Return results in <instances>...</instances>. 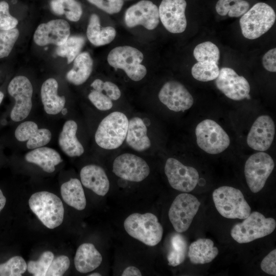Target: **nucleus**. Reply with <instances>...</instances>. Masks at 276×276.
<instances>
[{
  "mask_svg": "<svg viewBox=\"0 0 276 276\" xmlns=\"http://www.w3.org/2000/svg\"><path fill=\"white\" fill-rule=\"evenodd\" d=\"M87 1L110 14L120 12L124 4L123 0H87Z\"/></svg>",
  "mask_w": 276,
  "mask_h": 276,
  "instance_id": "nucleus-43",
  "label": "nucleus"
},
{
  "mask_svg": "<svg viewBox=\"0 0 276 276\" xmlns=\"http://www.w3.org/2000/svg\"><path fill=\"white\" fill-rule=\"evenodd\" d=\"M274 167L273 159L266 153L261 151L249 156L245 164L244 174L252 192H259L263 188Z\"/></svg>",
  "mask_w": 276,
  "mask_h": 276,
  "instance_id": "nucleus-10",
  "label": "nucleus"
},
{
  "mask_svg": "<svg viewBox=\"0 0 276 276\" xmlns=\"http://www.w3.org/2000/svg\"><path fill=\"white\" fill-rule=\"evenodd\" d=\"M165 173L170 186L182 192L193 191L199 180V174L195 168L185 166L172 157L166 160Z\"/></svg>",
  "mask_w": 276,
  "mask_h": 276,
  "instance_id": "nucleus-12",
  "label": "nucleus"
},
{
  "mask_svg": "<svg viewBox=\"0 0 276 276\" xmlns=\"http://www.w3.org/2000/svg\"><path fill=\"white\" fill-rule=\"evenodd\" d=\"M18 24V20L9 12V6L6 1L0 2V31L14 29Z\"/></svg>",
  "mask_w": 276,
  "mask_h": 276,
  "instance_id": "nucleus-40",
  "label": "nucleus"
},
{
  "mask_svg": "<svg viewBox=\"0 0 276 276\" xmlns=\"http://www.w3.org/2000/svg\"><path fill=\"white\" fill-rule=\"evenodd\" d=\"M15 137L19 142H25L27 148L34 149L48 144L51 140V131L45 128L38 129V125L33 121H25L16 128Z\"/></svg>",
  "mask_w": 276,
  "mask_h": 276,
  "instance_id": "nucleus-20",
  "label": "nucleus"
},
{
  "mask_svg": "<svg viewBox=\"0 0 276 276\" xmlns=\"http://www.w3.org/2000/svg\"><path fill=\"white\" fill-rule=\"evenodd\" d=\"M188 251L186 238L180 233H174L170 238L169 249L167 259L168 265L176 266L185 260Z\"/></svg>",
  "mask_w": 276,
  "mask_h": 276,
  "instance_id": "nucleus-31",
  "label": "nucleus"
},
{
  "mask_svg": "<svg viewBox=\"0 0 276 276\" xmlns=\"http://www.w3.org/2000/svg\"><path fill=\"white\" fill-rule=\"evenodd\" d=\"M218 249L213 241L206 238H200L192 242L189 247L188 256L194 264H204L212 261L218 255Z\"/></svg>",
  "mask_w": 276,
  "mask_h": 276,
  "instance_id": "nucleus-27",
  "label": "nucleus"
},
{
  "mask_svg": "<svg viewBox=\"0 0 276 276\" xmlns=\"http://www.w3.org/2000/svg\"><path fill=\"white\" fill-rule=\"evenodd\" d=\"M8 91L15 100L10 113L11 120L14 122L22 121L29 116L32 107L31 82L25 76H16L9 83Z\"/></svg>",
  "mask_w": 276,
  "mask_h": 276,
  "instance_id": "nucleus-11",
  "label": "nucleus"
},
{
  "mask_svg": "<svg viewBox=\"0 0 276 276\" xmlns=\"http://www.w3.org/2000/svg\"><path fill=\"white\" fill-rule=\"evenodd\" d=\"M249 8V4L244 0H219L216 5V11L221 16L228 15L231 17H238Z\"/></svg>",
  "mask_w": 276,
  "mask_h": 276,
  "instance_id": "nucleus-32",
  "label": "nucleus"
},
{
  "mask_svg": "<svg viewBox=\"0 0 276 276\" xmlns=\"http://www.w3.org/2000/svg\"><path fill=\"white\" fill-rule=\"evenodd\" d=\"M262 65L270 72H276V48L268 51L262 57Z\"/></svg>",
  "mask_w": 276,
  "mask_h": 276,
  "instance_id": "nucleus-45",
  "label": "nucleus"
},
{
  "mask_svg": "<svg viewBox=\"0 0 276 276\" xmlns=\"http://www.w3.org/2000/svg\"><path fill=\"white\" fill-rule=\"evenodd\" d=\"M86 35L89 41L95 46H101L110 43L114 39L116 31L111 26L102 27L99 16L92 14L89 18Z\"/></svg>",
  "mask_w": 276,
  "mask_h": 276,
  "instance_id": "nucleus-28",
  "label": "nucleus"
},
{
  "mask_svg": "<svg viewBox=\"0 0 276 276\" xmlns=\"http://www.w3.org/2000/svg\"><path fill=\"white\" fill-rule=\"evenodd\" d=\"M4 93L0 91V104L2 102V101L4 99Z\"/></svg>",
  "mask_w": 276,
  "mask_h": 276,
  "instance_id": "nucleus-50",
  "label": "nucleus"
},
{
  "mask_svg": "<svg viewBox=\"0 0 276 276\" xmlns=\"http://www.w3.org/2000/svg\"><path fill=\"white\" fill-rule=\"evenodd\" d=\"M58 83L54 78L46 80L41 87V99L44 110L49 114L55 115L64 107L65 99L58 95Z\"/></svg>",
  "mask_w": 276,
  "mask_h": 276,
  "instance_id": "nucleus-22",
  "label": "nucleus"
},
{
  "mask_svg": "<svg viewBox=\"0 0 276 276\" xmlns=\"http://www.w3.org/2000/svg\"><path fill=\"white\" fill-rule=\"evenodd\" d=\"M244 219L242 222L236 224L231 232L232 237L241 244L268 236L276 227V222L273 218H266L258 212L250 213Z\"/></svg>",
  "mask_w": 276,
  "mask_h": 276,
  "instance_id": "nucleus-6",
  "label": "nucleus"
},
{
  "mask_svg": "<svg viewBox=\"0 0 276 276\" xmlns=\"http://www.w3.org/2000/svg\"><path fill=\"white\" fill-rule=\"evenodd\" d=\"M143 54L135 48L125 45L113 48L107 56L108 64L116 69L123 70L134 81L143 79L147 74L146 67L141 64Z\"/></svg>",
  "mask_w": 276,
  "mask_h": 276,
  "instance_id": "nucleus-7",
  "label": "nucleus"
},
{
  "mask_svg": "<svg viewBox=\"0 0 276 276\" xmlns=\"http://www.w3.org/2000/svg\"><path fill=\"white\" fill-rule=\"evenodd\" d=\"M91 103L99 110L105 111L113 106L112 100L102 92L93 90L88 96Z\"/></svg>",
  "mask_w": 276,
  "mask_h": 276,
  "instance_id": "nucleus-42",
  "label": "nucleus"
},
{
  "mask_svg": "<svg viewBox=\"0 0 276 276\" xmlns=\"http://www.w3.org/2000/svg\"><path fill=\"white\" fill-rule=\"evenodd\" d=\"M193 55L197 62L210 61L218 64L220 53L215 44L211 41H205L195 47Z\"/></svg>",
  "mask_w": 276,
  "mask_h": 276,
  "instance_id": "nucleus-35",
  "label": "nucleus"
},
{
  "mask_svg": "<svg viewBox=\"0 0 276 276\" xmlns=\"http://www.w3.org/2000/svg\"><path fill=\"white\" fill-rule=\"evenodd\" d=\"M27 265L20 256H15L0 264V275L20 276L25 272Z\"/></svg>",
  "mask_w": 276,
  "mask_h": 276,
  "instance_id": "nucleus-36",
  "label": "nucleus"
},
{
  "mask_svg": "<svg viewBox=\"0 0 276 276\" xmlns=\"http://www.w3.org/2000/svg\"><path fill=\"white\" fill-rule=\"evenodd\" d=\"M185 0H162L159 8V16L166 29L172 33H181L187 28Z\"/></svg>",
  "mask_w": 276,
  "mask_h": 276,
  "instance_id": "nucleus-15",
  "label": "nucleus"
},
{
  "mask_svg": "<svg viewBox=\"0 0 276 276\" xmlns=\"http://www.w3.org/2000/svg\"><path fill=\"white\" fill-rule=\"evenodd\" d=\"M29 205L31 211L48 228L59 226L64 217V207L60 199L54 194L41 191L30 197Z\"/></svg>",
  "mask_w": 276,
  "mask_h": 276,
  "instance_id": "nucleus-4",
  "label": "nucleus"
},
{
  "mask_svg": "<svg viewBox=\"0 0 276 276\" xmlns=\"http://www.w3.org/2000/svg\"><path fill=\"white\" fill-rule=\"evenodd\" d=\"M61 112H62V113L63 114L65 115V114H66V113H67V109L64 107V108L62 109V110H61Z\"/></svg>",
  "mask_w": 276,
  "mask_h": 276,
  "instance_id": "nucleus-52",
  "label": "nucleus"
},
{
  "mask_svg": "<svg viewBox=\"0 0 276 276\" xmlns=\"http://www.w3.org/2000/svg\"><path fill=\"white\" fill-rule=\"evenodd\" d=\"M83 185L97 195L105 196L109 189V181L104 169L96 165H88L82 168L80 173Z\"/></svg>",
  "mask_w": 276,
  "mask_h": 276,
  "instance_id": "nucleus-21",
  "label": "nucleus"
},
{
  "mask_svg": "<svg viewBox=\"0 0 276 276\" xmlns=\"http://www.w3.org/2000/svg\"><path fill=\"white\" fill-rule=\"evenodd\" d=\"M275 134L273 120L267 115L260 116L254 122L247 137L248 146L255 150L265 151L271 145Z\"/></svg>",
  "mask_w": 276,
  "mask_h": 276,
  "instance_id": "nucleus-18",
  "label": "nucleus"
},
{
  "mask_svg": "<svg viewBox=\"0 0 276 276\" xmlns=\"http://www.w3.org/2000/svg\"><path fill=\"white\" fill-rule=\"evenodd\" d=\"M64 201L68 205L81 211L85 209L86 200L82 184L77 178H71L63 183L60 188Z\"/></svg>",
  "mask_w": 276,
  "mask_h": 276,
  "instance_id": "nucleus-30",
  "label": "nucleus"
},
{
  "mask_svg": "<svg viewBox=\"0 0 276 276\" xmlns=\"http://www.w3.org/2000/svg\"><path fill=\"white\" fill-rule=\"evenodd\" d=\"M93 67V61L89 54L82 52L74 60L73 68L66 75L67 80L75 85L84 83L90 76Z\"/></svg>",
  "mask_w": 276,
  "mask_h": 276,
  "instance_id": "nucleus-29",
  "label": "nucleus"
},
{
  "mask_svg": "<svg viewBox=\"0 0 276 276\" xmlns=\"http://www.w3.org/2000/svg\"><path fill=\"white\" fill-rule=\"evenodd\" d=\"M124 20L129 28L142 25L148 30H153L159 22L158 8L151 1H140L127 9Z\"/></svg>",
  "mask_w": 276,
  "mask_h": 276,
  "instance_id": "nucleus-16",
  "label": "nucleus"
},
{
  "mask_svg": "<svg viewBox=\"0 0 276 276\" xmlns=\"http://www.w3.org/2000/svg\"><path fill=\"white\" fill-rule=\"evenodd\" d=\"M276 249L270 251L262 261L261 268L265 273L276 275Z\"/></svg>",
  "mask_w": 276,
  "mask_h": 276,
  "instance_id": "nucleus-44",
  "label": "nucleus"
},
{
  "mask_svg": "<svg viewBox=\"0 0 276 276\" xmlns=\"http://www.w3.org/2000/svg\"><path fill=\"white\" fill-rule=\"evenodd\" d=\"M112 171L117 176L126 180L140 182L149 174L150 170L142 158L131 153H124L113 161Z\"/></svg>",
  "mask_w": 276,
  "mask_h": 276,
  "instance_id": "nucleus-13",
  "label": "nucleus"
},
{
  "mask_svg": "<svg viewBox=\"0 0 276 276\" xmlns=\"http://www.w3.org/2000/svg\"><path fill=\"white\" fill-rule=\"evenodd\" d=\"M25 158L27 162L38 165L48 173L53 172L55 170V166L62 162L57 151L43 146L29 151L26 154Z\"/></svg>",
  "mask_w": 276,
  "mask_h": 276,
  "instance_id": "nucleus-26",
  "label": "nucleus"
},
{
  "mask_svg": "<svg viewBox=\"0 0 276 276\" xmlns=\"http://www.w3.org/2000/svg\"><path fill=\"white\" fill-rule=\"evenodd\" d=\"M50 7L54 13L58 15L64 14L62 4L60 0H51Z\"/></svg>",
  "mask_w": 276,
  "mask_h": 276,
  "instance_id": "nucleus-47",
  "label": "nucleus"
},
{
  "mask_svg": "<svg viewBox=\"0 0 276 276\" xmlns=\"http://www.w3.org/2000/svg\"><path fill=\"white\" fill-rule=\"evenodd\" d=\"M6 199L2 190L0 189V212L5 205Z\"/></svg>",
  "mask_w": 276,
  "mask_h": 276,
  "instance_id": "nucleus-49",
  "label": "nucleus"
},
{
  "mask_svg": "<svg viewBox=\"0 0 276 276\" xmlns=\"http://www.w3.org/2000/svg\"><path fill=\"white\" fill-rule=\"evenodd\" d=\"M217 88L225 96L233 100L249 99L250 85L247 80L230 67H224L215 79Z\"/></svg>",
  "mask_w": 276,
  "mask_h": 276,
  "instance_id": "nucleus-14",
  "label": "nucleus"
},
{
  "mask_svg": "<svg viewBox=\"0 0 276 276\" xmlns=\"http://www.w3.org/2000/svg\"><path fill=\"white\" fill-rule=\"evenodd\" d=\"M215 206L223 217L244 219L251 213V208L242 192L229 186H222L213 192Z\"/></svg>",
  "mask_w": 276,
  "mask_h": 276,
  "instance_id": "nucleus-5",
  "label": "nucleus"
},
{
  "mask_svg": "<svg viewBox=\"0 0 276 276\" xmlns=\"http://www.w3.org/2000/svg\"><path fill=\"white\" fill-rule=\"evenodd\" d=\"M147 133V128L143 120L139 117L132 118L128 123L126 142L135 151H145L151 146V141Z\"/></svg>",
  "mask_w": 276,
  "mask_h": 276,
  "instance_id": "nucleus-25",
  "label": "nucleus"
},
{
  "mask_svg": "<svg viewBox=\"0 0 276 276\" xmlns=\"http://www.w3.org/2000/svg\"><path fill=\"white\" fill-rule=\"evenodd\" d=\"M64 14L67 19L72 21H77L82 14L80 4L76 0H60Z\"/></svg>",
  "mask_w": 276,
  "mask_h": 276,
  "instance_id": "nucleus-41",
  "label": "nucleus"
},
{
  "mask_svg": "<svg viewBox=\"0 0 276 276\" xmlns=\"http://www.w3.org/2000/svg\"><path fill=\"white\" fill-rule=\"evenodd\" d=\"M140 270L134 266L127 267L122 272V276H141Z\"/></svg>",
  "mask_w": 276,
  "mask_h": 276,
  "instance_id": "nucleus-48",
  "label": "nucleus"
},
{
  "mask_svg": "<svg viewBox=\"0 0 276 276\" xmlns=\"http://www.w3.org/2000/svg\"><path fill=\"white\" fill-rule=\"evenodd\" d=\"M78 126L74 120H68L64 124L58 138V144L62 151L70 157L80 156L84 148L76 136Z\"/></svg>",
  "mask_w": 276,
  "mask_h": 276,
  "instance_id": "nucleus-24",
  "label": "nucleus"
},
{
  "mask_svg": "<svg viewBox=\"0 0 276 276\" xmlns=\"http://www.w3.org/2000/svg\"><path fill=\"white\" fill-rule=\"evenodd\" d=\"M275 19V13L271 6L265 3H258L240 19L242 35L248 39H257L270 30Z\"/></svg>",
  "mask_w": 276,
  "mask_h": 276,
  "instance_id": "nucleus-3",
  "label": "nucleus"
},
{
  "mask_svg": "<svg viewBox=\"0 0 276 276\" xmlns=\"http://www.w3.org/2000/svg\"><path fill=\"white\" fill-rule=\"evenodd\" d=\"M102 261V257L94 245L85 243L78 247L74 259V264L78 271L85 273L98 267Z\"/></svg>",
  "mask_w": 276,
  "mask_h": 276,
  "instance_id": "nucleus-23",
  "label": "nucleus"
},
{
  "mask_svg": "<svg viewBox=\"0 0 276 276\" xmlns=\"http://www.w3.org/2000/svg\"><path fill=\"white\" fill-rule=\"evenodd\" d=\"M54 257L50 251L43 252L37 261H30L27 264L28 272L35 276H44Z\"/></svg>",
  "mask_w": 276,
  "mask_h": 276,
  "instance_id": "nucleus-37",
  "label": "nucleus"
},
{
  "mask_svg": "<svg viewBox=\"0 0 276 276\" xmlns=\"http://www.w3.org/2000/svg\"><path fill=\"white\" fill-rule=\"evenodd\" d=\"M70 35V26L63 19H53L40 24L37 28L33 39L36 44L44 46L63 44Z\"/></svg>",
  "mask_w": 276,
  "mask_h": 276,
  "instance_id": "nucleus-19",
  "label": "nucleus"
},
{
  "mask_svg": "<svg viewBox=\"0 0 276 276\" xmlns=\"http://www.w3.org/2000/svg\"><path fill=\"white\" fill-rule=\"evenodd\" d=\"M85 41V38L81 36H69L63 44L58 46L56 54L60 57H66L67 63H70L80 54Z\"/></svg>",
  "mask_w": 276,
  "mask_h": 276,
  "instance_id": "nucleus-33",
  "label": "nucleus"
},
{
  "mask_svg": "<svg viewBox=\"0 0 276 276\" xmlns=\"http://www.w3.org/2000/svg\"><path fill=\"white\" fill-rule=\"evenodd\" d=\"M124 226L131 237L150 246L158 244L163 235L162 225L157 217L151 213L130 215L125 220Z\"/></svg>",
  "mask_w": 276,
  "mask_h": 276,
  "instance_id": "nucleus-1",
  "label": "nucleus"
},
{
  "mask_svg": "<svg viewBox=\"0 0 276 276\" xmlns=\"http://www.w3.org/2000/svg\"><path fill=\"white\" fill-rule=\"evenodd\" d=\"M69 258L64 255H61L53 258L45 274L47 276H61L69 268Z\"/></svg>",
  "mask_w": 276,
  "mask_h": 276,
  "instance_id": "nucleus-39",
  "label": "nucleus"
},
{
  "mask_svg": "<svg viewBox=\"0 0 276 276\" xmlns=\"http://www.w3.org/2000/svg\"><path fill=\"white\" fill-rule=\"evenodd\" d=\"M195 134L198 146L209 154L220 153L230 144L227 133L217 123L211 119L200 122L196 127Z\"/></svg>",
  "mask_w": 276,
  "mask_h": 276,
  "instance_id": "nucleus-8",
  "label": "nucleus"
},
{
  "mask_svg": "<svg viewBox=\"0 0 276 276\" xmlns=\"http://www.w3.org/2000/svg\"><path fill=\"white\" fill-rule=\"evenodd\" d=\"M200 205V202L191 194L183 193L175 197L169 209L168 216L176 232L181 233L188 230Z\"/></svg>",
  "mask_w": 276,
  "mask_h": 276,
  "instance_id": "nucleus-9",
  "label": "nucleus"
},
{
  "mask_svg": "<svg viewBox=\"0 0 276 276\" xmlns=\"http://www.w3.org/2000/svg\"><path fill=\"white\" fill-rule=\"evenodd\" d=\"M129 121L123 112L114 111L105 117L99 124L95 135L97 144L107 150L119 148L124 141Z\"/></svg>",
  "mask_w": 276,
  "mask_h": 276,
  "instance_id": "nucleus-2",
  "label": "nucleus"
},
{
  "mask_svg": "<svg viewBox=\"0 0 276 276\" xmlns=\"http://www.w3.org/2000/svg\"><path fill=\"white\" fill-rule=\"evenodd\" d=\"M101 274L99 273L95 272L89 274L88 276H101Z\"/></svg>",
  "mask_w": 276,
  "mask_h": 276,
  "instance_id": "nucleus-51",
  "label": "nucleus"
},
{
  "mask_svg": "<svg viewBox=\"0 0 276 276\" xmlns=\"http://www.w3.org/2000/svg\"><path fill=\"white\" fill-rule=\"evenodd\" d=\"M19 32L17 29L0 31V58L8 56L17 40Z\"/></svg>",
  "mask_w": 276,
  "mask_h": 276,
  "instance_id": "nucleus-38",
  "label": "nucleus"
},
{
  "mask_svg": "<svg viewBox=\"0 0 276 276\" xmlns=\"http://www.w3.org/2000/svg\"><path fill=\"white\" fill-rule=\"evenodd\" d=\"M220 69L218 64L210 61H199L193 65L191 74L194 79L202 82H208L216 79Z\"/></svg>",
  "mask_w": 276,
  "mask_h": 276,
  "instance_id": "nucleus-34",
  "label": "nucleus"
},
{
  "mask_svg": "<svg viewBox=\"0 0 276 276\" xmlns=\"http://www.w3.org/2000/svg\"><path fill=\"white\" fill-rule=\"evenodd\" d=\"M160 101L170 110L185 111L194 103L192 96L186 87L176 81H169L163 86L158 93Z\"/></svg>",
  "mask_w": 276,
  "mask_h": 276,
  "instance_id": "nucleus-17",
  "label": "nucleus"
},
{
  "mask_svg": "<svg viewBox=\"0 0 276 276\" xmlns=\"http://www.w3.org/2000/svg\"><path fill=\"white\" fill-rule=\"evenodd\" d=\"M102 91H105L106 95L111 100H118L121 95V92L118 86L110 81L103 82Z\"/></svg>",
  "mask_w": 276,
  "mask_h": 276,
  "instance_id": "nucleus-46",
  "label": "nucleus"
}]
</instances>
